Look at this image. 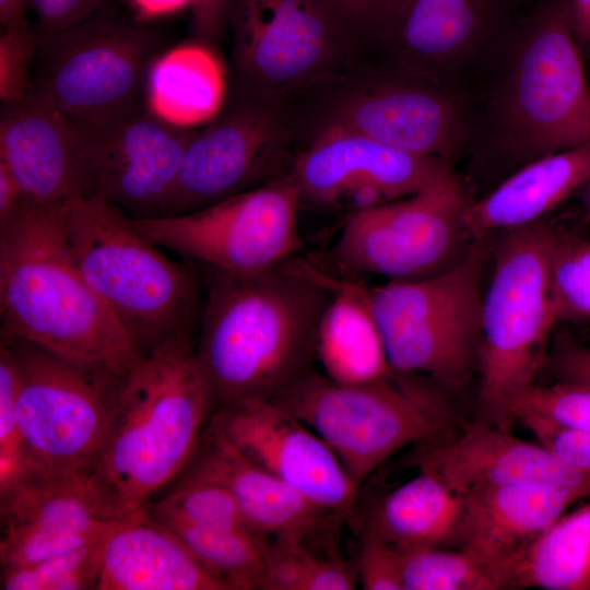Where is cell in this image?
<instances>
[{"label":"cell","instance_id":"obj_1","mask_svg":"<svg viewBox=\"0 0 590 590\" xmlns=\"http://www.w3.org/2000/svg\"><path fill=\"white\" fill-rule=\"evenodd\" d=\"M330 296L306 258L250 274L208 269L194 352L212 410L271 401L311 370Z\"/></svg>","mask_w":590,"mask_h":590},{"label":"cell","instance_id":"obj_2","mask_svg":"<svg viewBox=\"0 0 590 590\" xmlns=\"http://www.w3.org/2000/svg\"><path fill=\"white\" fill-rule=\"evenodd\" d=\"M194 346L196 340L165 344L130 370L83 477L106 519L145 506L192 461L212 411Z\"/></svg>","mask_w":590,"mask_h":590},{"label":"cell","instance_id":"obj_3","mask_svg":"<svg viewBox=\"0 0 590 590\" xmlns=\"http://www.w3.org/2000/svg\"><path fill=\"white\" fill-rule=\"evenodd\" d=\"M1 338L130 371L143 357L84 279L55 206L26 198L0 223Z\"/></svg>","mask_w":590,"mask_h":590},{"label":"cell","instance_id":"obj_4","mask_svg":"<svg viewBox=\"0 0 590 590\" xmlns=\"http://www.w3.org/2000/svg\"><path fill=\"white\" fill-rule=\"evenodd\" d=\"M55 209L84 279L142 356L196 340L204 286L193 268L170 259L99 199L76 197Z\"/></svg>","mask_w":590,"mask_h":590},{"label":"cell","instance_id":"obj_5","mask_svg":"<svg viewBox=\"0 0 590 590\" xmlns=\"http://www.w3.org/2000/svg\"><path fill=\"white\" fill-rule=\"evenodd\" d=\"M283 107L300 150L328 133L361 135L449 162L470 133L453 87L380 60L359 59L308 84Z\"/></svg>","mask_w":590,"mask_h":590},{"label":"cell","instance_id":"obj_6","mask_svg":"<svg viewBox=\"0 0 590 590\" xmlns=\"http://www.w3.org/2000/svg\"><path fill=\"white\" fill-rule=\"evenodd\" d=\"M492 98L495 138L526 163L590 140V86L567 0H547L511 33Z\"/></svg>","mask_w":590,"mask_h":590},{"label":"cell","instance_id":"obj_7","mask_svg":"<svg viewBox=\"0 0 590 590\" xmlns=\"http://www.w3.org/2000/svg\"><path fill=\"white\" fill-rule=\"evenodd\" d=\"M554 227L541 221L505 231L483 296L476 421L512 428L516 397L536 382L558 322L548 272Z\"/></svg>","mask_w":590,"mask_h":590},{"label":"cell","instance_id":"obj_8","mask_svg":"<svg viewBox=\"0 0 590 590\" xmlns=\"http://www.w3.org/2000/svg\"><path fill=\"white\" fill-rule=\"evenodd\" d=\"M485 239L450 268L421 279L367 285L392 369L459 389L476 375L482 339Z\"/></svg>","mask_w":590,"mask_h":590},{"label":"cell","instance_id":"obj_9","mask_svg":"<svg viewBox=\"0 0 590 590\" xmlns=\"http://www.w3.org/2000/svg\"><path fill=\"white\" fill-rule=\"evenodd\" d=\"M0 345L16 371L28 474L84 477L130 371L71 359L21 338H1Z\"/></svg>","mask_w":590,"mask_h":590},{"label":"cell","instance_id":"obj_10","mask_svg":"<svg viewBox=\"0 0 590 590\" xmlns=\"http://www.w3.org/2000/svg\"><path fill=\"white\" fill-rule=\"evenodd\" d=\"M405 378L343 385L312 368L271 401L318 434L362 487L392 455L446 429V409Z\"/></svg>","mask_w":590,"mask_h":590},{"label":"cell","instance_id":"obj_11","mask_svg":"<svg viewBox=\"0 0 590 590\" xmlns=\"http://www.w3.org/2000/svg\"><path fill=\"white\" fill-rule=\"evenodd\" d=\"M470 201L450 172L408 197L347 215L332 245L308 259L340 278L388 281L439 273L474 241L465 224Z\"/></svg>","mask_w":590,"mask_h":590},{"label":"cell","instance_id":"obj_12","mask_svg":"<svg viewBox=\"0 0 590 590\" xmlns=\"http://www.w3.org/2000/svg\"><path fill=\"white\" fill-rule=\"evenodd\" d=\"M162 43L153 26L107 8L37 47L30 93L73 126L106 119L145 102Z\"/></svg>","mask_w":590,"mask_h":590},{"label":"cell","instance_id":"obj_13","mask_svg":"<svg viewBox=\"0 0 590 590\" xmlns=\"http://www.w3.org/2000/svg\"><path fill=\"white\" fill-rule=\"evenodd\" d=\"M228 91L283 106L359 60L312 0H227Z\"/></svg>","mask_w":590,"mask_h":590},{"label":"cell","instance_id":"obj_14","mask_svg":"<svg viewBox=\"0 0 590 590\" xmlns=\"http://www.w3.org/2000/svg\"><path fill=\"white\" fill-rule=\"evenodd\" d=\"M298 187L291 174L211 205L172 216L131 217L157 246L232 273L261 272L292 259L302 247Z\"/></svg>","mask_w":590,"mask_h":590},{"label":"cell","instance_id":"obj_15","mask_svg":"<svg viewBox=\"0 0 590 590\" xmlns=\"http://www.w3.org/2000/svg\"><path fill=\"white\" fill-rule=\"evenodd\" d=\"M299 151L283 106L228 91L221 110L194 128L158 216L191 212L269 184L290 173Z\"/></svg>","mask_w":590,"mask_h":590},{"label":"cell","instance_id":"obj_16","mask_svg":"<svg viewBox=\"0 0 590 590\" xmlns=\"http://www.w3.org/2000/svg\"><path fill=\"white\" fill-rule=\"evenodd\" d=\"M73 127L81 197L99 199L131 217L158 216L194 128L165 122L146 102Z\"/></svg>","mask_w":590,"mask_h":590},{"label":"cell","instance_id":"obj_17","mask_svg":"<svg viewBox=\"0 0 590 590\" xmlns=\"http://www.w3.org/2000/svg\"><path fill=\"white\" fill-rule=\"evenodd\" d=\"M211 423L243 453L317 506L345 520L361 487L310 427L273 401L251 400L215 410Z\"/></svg>","mask_w":590,"mask_h":590},{"label":"cell","instance_id":"obj_18","mask_svg":"<svg viewBox=\"0 0 590 590\" xmlns=\"http://www.w3.org/2000/svg\"><path fill=\"white\" fill-rule=\"evenodd\" d=\"M408 463L462 494L480 485H535L590 497V471L574 467L511 428L474 421L455 438L417 445Z\"/></svg>","mask_w":590,"mask_h":590},{"label":"cell","instance_id":"obj_19","mask_svg":"<svg viewBox=\"0 0 590 590\" xmlns=\"http://www.w3.org/2000/svg\"><path fill=\"white\" fill-rule=\"evenodd\" d=\"M515 0H406L376 51L388 62L451 86V78L500 34Z\"/></svg>","mask_w":590,"mask_h":590},{"label":"cell","instance_id":"obj_20","mask_svg":"<svg viewBox=\"0 0 590 590\" xmlns=\"http://www.w3.org/2000/svg\"><path fill=\"white\" fill-rule=\"evenodd\" d=\"M0 567L34 563L101 540L113 520L83 477L28 474L0 494Z\"/></svg>","mask_w":590,"mask_h":590},{"label":"cell","instance_id":"obj_21","mask_svg":"<svg viewBox=\"0 0 590 590\" xmlns=\"http://www.w3.org/2000/svg\"><path fill=\"white\" fill-rule=\"evenodd\" d=\"M450 172L447 161L406 153L351 133H328L300 150L291 174L300 202L332 206L346 190L374 185L391 200L417 192Z\"/></svg>","mask_w":590,"mask_h":590},{"label":"cell","instance_id":"obj_22","mask_svg":"<svg viewBox=\"0 0 590 590\" xmlns=\"http://www.w3.org/2000/svg\"><path fill=\"white\" fill-rule=\"evenodd\" d=\"M458 538L462 548L502 575L512 589L516 568L579 493L535 485H480L464 493Z\"/></svg>","mask_w":590,"mask_h":590},{"label":"cell","instance_id":"obj_23","mask_svg":"<svg viewBox=\"0 0 590 590\" xmlns=\"http://www.w3.org/2000/svg\"><path fill=\"white\" fill-rule=\"evenodd\" d=\"M189 465L187 475L224 486L249 526L271 540L297 539L306 543L327 527L345 521L253 462L211 422Z\"/></svg>","mask_w":590,"mask_h":590},{"label":"cell","instance_id":"obj_24","mask_svg":"<svg viewBox=\"0 0 590 590\" xmlns=\"http://www.w3.org/2000/svg\"><path fill=\"white\" fill-rule=\"evenodd\" d=\"M0 161L11 169L30 200L58 206L81 197L74 127L31 93L1 104Z\"/></svg>","mask_w":590,"mask_h":590},{"label":"cell","instance_id":"obj_25","mask_svg":"<svg viewBox=\"0 0 590 590\" xmlns=\"http://www.w3.org/2000/svg\"><path fill=\"white\" fill-rule=\"evenodd\" d=\"M95 590H231L143 507L114 519L101 545Z\"/></svg>","mask_w":590,"mask_h":590},{"label":"cell","instance_id":"obj_26","mask_svg":"<svg viewBox=\"0 0 590 590\" xmlns=\"http://www.w3.org/2000/svg\"><path fill=\"white\" fill-rule=\"evenodd\" d=\"M590 178V140L526 163L482 199L470 202L465 224L473 240L530 225Z\"/></svg>","mask_w":590,"mask_h":590},{"label":"cell","instance_id":"obj_27","mask_svg":"<svg viewBox=\"0 0 590 590\" xmlns=\"http://www.w3.org/2000/svg\"><path fill=\"white\" fill-rule=\"evenodd\" d=\"M317 269L331 290L316 343V358L322 373L343 385H365L394 376L367 285L359 279L340 278Z\"/></svg>","mask_w":590,"mask_h":590},{"label":"cell","instance_id":"obj_28","mask_svg":"<svg viewBox=\"0 0 590 590\" xmlns=\"http://www.w3.org/2000/svg\"><path fill=\"white\" fill-rule=\"evenodd\" d=\"M418 472L370 506L359 533L376 535L401 551L457 547L462 494L437 476Z\"/></svg>","mask_w":590,"mask_h":590},{"label":"cell","instance_id":"obj_29","mask_svg":"<svg viewBox=\"0 0 590 590\" xmlns=\"http://www.w3.org/2000/svg\"><path fill=\"white\" fill-rule=\"evenodd\" d=\"M228 94V78L203 44L175 47L152 62L145 86L150 110L165 122L194 128L211 120Z\"/></svg>","mask_w":590,"mask_h":590},{"label":"cell","instance_id":"obj_30","mask_svg":"<svg viewBox=\"0 0 590 590\" xmlns=\"http://www.w3.org/2000/svg\"><path fill=\"white\" fill-rule=\"evenodd\" d=\"M590 590V500L564 512L519 563L512 589Z\"/></svg>","mask_w":590,"mask_h":590},{"label":"cell","instance_id":"obj_31","mask_svg":"<svg viewBox=\"0 0 590 590\" xmlns=\"http://www.w3.org/2000/svg\"><path fill=\"white\" fill-rule=\"evenodd\" d=\"M152 519L231 590L260 588L271 539L251 529H203L170 519Z\"/></svg>","mask_w":590,"mask_h":590},{"label":"cell","instance_id":"obj_32","mask_svg":"<svg viewBox=\"0 0 590 590\" xmlns=\"http://www.w3.org/2000/svg\"><path fill=\"white\" fill-rule=\"evenodd\" d=\"M358 585L354 564L322 556L297 539H272L260 590H351Z\"/></svg>","mask_w":590,"mask_h":590},{"label":"cell","instance_id":"obj_33","mask_svg":"<svg viewBox=\"0 0 590 590\" xmlns=\"http://www.w3.org/2000/svg\"><path fill=\"white\" fill-rule=\"evenodd\" d=\"M401 580L403 590L508 589L502 575L458 547L401 551Z\"/></svg>","mask_w":590,"mask_h":590},{"label":"cell","instance_id":"obj_34","mask_svg":"<svg viewBox=\"0 0 590 590\" xmlns=\"http://www.w3.org/2000/svg\"><path fill=\"white\" fill-rule=\"evenodd\" d=\"M143 509L152 518L176 520L197 528L253 530L224 486L187 474L172 492L149 502Z\"/></svg>","mask_w":590,"mask_h":590},{"label":"cell","instance_id":"obj_35","mask_svg":"<svg viewBox=\"0 0 590 590\" xmlns=\"http://www.w3.org/2000/svg\"><path fill=\"white\" fill-rule=\"evenodd\" d=\"M548 272L558 321H590V240L555 228Z\"/></svg>","mask_w":590,"mask_h":590},{"label":"cell","instance_id":"obj_36","mask_svg":"<svg viewBox=\"0 0 590 590\" xmlns=\"http://www.w3.org/2000/svg\"><path fill=\"white\" fill-rule=\"evenodd\" d=\"M105 535V534H104ZM102 540L34 563L1 569L3 590L95 589Z\"/></svg>","mask_w":590,"mask_h":590},{"label":"cell","instance_id":"obj_37","mask_svg":"<svg viewBox=\"0 0 590 590\" xmlns=\"http://www.w3.org/2000/svg\"><path fill=\"white\" fill-rule=\"evenodd\" d=\"M358 59L369 58L406 0H312Z\"/></svg>","mask_w":590,"mask_h":590},{"label":"cell","instance_id":"obj_38","mask_svg":"<svg viewBox=\"0 0 590 590\" xmlns=\"http://www.w3.org/2000/svg\"><path fill=\"white\" fill-rule=\"evenodd\" d=\"M510 412L515 422L534 416L563 428L590 432V388L563 381L535 382L516 397Z\"/></svg>","mask_w":590,"mask_h":590},{"label":"cell","instance_id":"obj_39","mask_svg":"<svg viewBox=\"0 0 590 590\" xmlns=\"http://www.w3.org/2000/svg\"><path fill=\"white\" fill-rule=\"evenodd\" d=\"M16 371L10 352L0 345V494L31 471L16 415Z\"/></svg>","mask_w":590,"mask_h":590},{"label":"cell","instance_id":"obj_40","mask_svg":"<svg viewBox=\"0 0 590 590\" xmlns=\"http://www.w3.org/2000/svg\"><path fill=\"white\" fill-rule=\"evenodd\" d=\"M37 40L33 23L1 30L0 99L1 104L26 97L32 88Z\"/></svg>","mask_w":590,"mask_h":590},{"label":"cell","instance_id":"obj_41","mask_svg":"<svg viewBox=\"0 0 590 590\" xmlns=\"http://www.w3.org/2000/svg\"><path fill=\"white\" fill-rule=\"evenodd\" d=\"M355 568L358 583L365 590H403L401 551L385 540L359 533Z\"/></svg>","mask_w":590,"mask_h":590},{"label":"cell","instance_id":"obj_42","mask_svg":"<svg viewBox=\"0 0 590 590\" xmlns=\"http://www.w3.org/2000/svg\"><path fill=\"white\" fill-rule=\"evenodd\" d=\"M107 8V0H30L37 47Z\"/></svg>","mask_w":590,"mask_h":590},{"label":"cell","instance_id":"obj_43","mask_svg":"<svg viewBox=\"0 0 590 590\" xmlns=\"http://www.w3.org/2000/svg\"><path fill=\"white\" fill-rule=\"evenodd\" d=\"M517 422L524 425L535 436L536 441L558 458L590 471V432L563 428L534 416H521Z\"/></svg>","mask_w":590,"mask_h":590},{"label":"cell","instance_id":"obj_44","mask_svg":"<svg viewBox=\"0 0 590 590\" xmlns=\"http://www.w3.org/2000/svg\"><path fill=\"white\" fill-rule=\"evenodd\" d=\"M546 365L556 381L590 388V346L566 341L548 354Z\"/></svg>","mask_w":590,"mask_h":590},{"label":"cell","instance_id":"obj_45","mask_svg":"<svg viewBox=\"0 0 590 590\" xmlns=\"http://www.w3.org/2000/svg\"><path fill=\"white\" fill-rule=\"evenodd\" d=\"M227 0H193L192 31L200 44L216 43L225 30Z\"/></svg>","mask_w":590,"mask_h":590},{"label":"cell","instance_id":"obj_46","mask_svg":"<svg viewBox=\"0 0 590 590\" xmlns=\"http://www.w3.org/2000/svg\"><path fill=\"white\" fill-rule=\"evenodd\" d=\"M26 198L14 174L0 161V223L9 220Z\"/></svg>","mask_w":590,"mask_h":590},{"label":"cell","instance_id":"obj_47","mask_svg":"<svg viewBox=\"0 0 590 590\" xmlns=\"http://www.w3.org/2000/svg\"><path fill=\"white\" fill-rule=\"evenodd\" d=\"M570 26L579 46H590V0H567Z\"/></svg>","mask_w":590,"mask_h":590},{"label":"cell","instance_id":"obj_48","mask_svg":"<svg viewBox=\"0 0 590 590\" xmlns=\"http://www.w3.org/2000/svg\"><path fill=\"white\" fill-rule=\"evenodd\" d=\"M28 11L30 0H0L1 30L19 27L32 23L27 19Z\"/></svg>","mask_w":590,"mask_h":590},{"label":"cell","instance_id":"obj_49","mask_svg":"<svg viewBox=\"0 0 590 590\" xmlns=\"http://www.w3.org/2000/svg\"><path fill=\"white\" fill-rule=\"evenodd\" d=\"M138 9L141 19L156 17L176 12L187 5H192L193 0H131Z\"/></svg>","mask_w":590,"mask_h":590},{"label":"cell","instance_id":"obj_50","mask_svg":"<svg viewBox=\"0 0 590 590\" xmlns=\"http://www.w3.org/2000/svg\"><path fill=\"white\" fill-rule=\"evenodd\" d=\"M575 194L578 196L586 214L590 219V178L577 190Z\"/></svg>","mask_w":590,"mask_h":590},{"label":"cell","instance_id":"obj_51","mask_svg":"<svg viewBox=\"0 0 590 590\" xmlns=\"http://www.w3.org/2000/svg\"><path fill=\"white\" fill-rule=\"evenodd\" d=\"M515 1H523V0H515Z\"/></svg>","mask_w":590,"mask_h":590}]
</instances>
